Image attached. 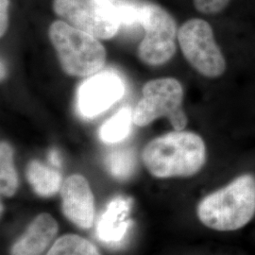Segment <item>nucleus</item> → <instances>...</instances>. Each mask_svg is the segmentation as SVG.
I'll return each mask as SVG.
<instances>
[{
  "label": "nucleus",
  "instance_id": "16",
  "mask_svg": "<svg viewBox=\"0 0 255 255\" xmlns=\"http://www.w3.org/2000/svg\"><path fill=\"white\" fill-rule=\"evenodd\" d=\"M110 173L119 180H126L131 176L135 166V156L131 149H119L111 152L105 159Z\"/></svg>",
  "mask_w": 255,
  "mask_h": 255
},
{
  "label": "nucleus",
  "instance_id": "21",
  "mask_svg": "<svg viewBox=\"0 0 255 255\" xmlns=\"http://www.w3.org/2000/svg\"><path fill=\"white\" fill-rule=\"evenodd\" d=\"M100 1H103V2H107V3H113V4H115L118 0H100Z\"/></svg>",
  "mask_w": 255,
  "mask_h": 255
},
{
  "label": "nucleus",
  "instance_id": "13",
  "mask_svg": "<svg viewBox=\"0 0 255 255\" xmlns=\"http://www.w3.org/2000/svg\"><path fill=\"white\" fill-rule=\"evenodd\" d=\"M133 113L129 107L120 110L107 120L100 129V137L104 143L114 144L124 140L131 130Z\"/></svg>",
  "mask_w": 255,
  "mask_h": 255
},
{
  "label": "nucleus",
  "instance_id": "11",
  "mask_svg": "<svg viewBox=\"0 0 255 255\" xmlns=\"http://www.w3.org/2000/svg\"><path fill=\"white\" fill-rule=\"evenodd\" d=\"M131 206V200L119 197L107 205L97 227V235L101 241L119 245L122 243L131 226V220L128 216Z\"/></svg>",
  "mask_w": 255,
  "mask_h": 255
},
{
  "label": "nucleus",
  "instance_id": "10",
  "mask_svg": "<svg viewBox=\"0 0 255 255\" xmlns=\"http://www.w3.org/2000/svg\"><path fill=\"white\" fill-rule=\"evenodd\" d=\"M57 221L49 214H40L13 243L10 255H44L58 234Z\"/></svg>",
  "mask_w": 255,
  "mask_h": 255
},
{
  "label": "nucleus",
  "instance_id": "4",
  "mask_svg": "<svg viewBox=\"0 0 255 255\" xmlns=\"http://www.w3.org/2000/svg\"><path fill=\"white\" fill-rule=\"evenodd\" d=\"M183 89L173 78H163L146 82L143 97L133 111V123L144 127L155 119L167 118L175 130H183L187 118L182 108Z\"/></svg>",
  "mask_w": 255,
  "mask_h": 255
},
{
  "label": "nucleus",
  "instance_id": "19",
  "mask_svg": "<svg viewBox=\"0 0 255 255\" xmlns=\"http://www.w3.org/2000/svg\"><path fill=\"white\" fill-rule=\"evenodd\" d=\"M9 0H0V33L3 36L8 27Z\"/></svg>",
  "mask_w": 255,
  "mask_h": 255
},
{
  "label": "nucleus",
  "instance_id": "9",
  "mask_svg": "<svg viewBox=\"0 0 255 255\" xmlns=\"http://www.w3.org/2000/svg\"><path fill=\"white\" fill-rule=\"evenodd\" d=\"M60 194L65 218L80 228H91L95 220V199L86 179L78 174L68 177Z\"/></svg>",
  "mask_w": 255,
  "mask_h": 255
},
{
  "label": "nucleus",
  "instance_id": "17",
  "mask_svg": "<svg viewBox=\"0 0 255 255\" xmlns=\"http://www.w3.org/2000/svg\"><path fill=\"white\" fill-rule=\"evenodd\" d=\"M119 15L120 27L132 29L139 26L142 27V5L127 1H117L115 3Z\"/></svg>",
  "mask_w": 255,
  "mask_h": 255
},
{
  "label": "nucleus",
  "instance_id": "14",
  "mask_svg": "<svg viewBox=\"0 0 255 255\" xmlns=\"http://www.w3.org/2000/svg\"><path fill=\"white\" fill-rule=\"evenodd\" d=\"M18 188V176L13 164V150L7 142L0 145V191L7 198L12 197Z\"/></svg>",
  "mask_w": 255,
  "mask_h": 255
},
{
  "label": "nucleus",
  "instance_id": "2",
  "mask_svg": "<svg viewBox=\"0 0 255 255\" xmlns=\"http://www.w3.org/2000/svg\"><path fill=\"white\" fill-rule=\"evenodd\" d=\"M198 217L208 228L233 232L245 227L255 215V176L243 174L203 198Z\"/></svg>",
  "mask_w": 255,
  "mask_h": 255
},
{
  "label": "nucleus",
  "instance_id": "5",
  "mask_svg": "<svg viewBox=\"0 0 255 255\" xmlns=\"http://www.w3.org/2000/svg\"><path fill=\"white\" fill-rule=\"evenodd\" d=\"M178 40L185 59L199 73L208 78H218L225 72L224 56L206 21L188 20L180 27Z\"/></svg>",
  "mask_w": 255,
  "mask_h": 255
},
{
  "label": "nucleus",
  "instance_id": "18",
  "mask_svg": "<svg viewBox=\"0 0 255 255\" xmlns=\"http://www.w3.org/2000/svg\"><path fill=\"white\" fill-rule=\"evenodd\" d=\"M231 0H194V5L199 11L205 14H216L228 6Z\"/></svg>",
  "mask_w": 255,
  "mask_h": 255
},
{
  "label": "nucleus",
  "instance_id": "3",
  "mask_svg": "<svg viewBox=\"0 0 255 255\" xmlns=\"http://www.w3.org/2000/svg\"><path fill=\"white\" fill-rule=\"evenodd\" d=\"M49 38L64 72L86 77L97 73L106 61V51L96 37L56 21L49 27Z\"/></svg>",
  "mask_w": 255,
  "mask_h": 255
},
{
  "label": "nucleus",
  "instance_id": "7",
  "mask_svg": "<svg viewBox=\"0 0 255 255\" xmlns=\"http://www.w3.org/2000/svg\"><path fill=\"white\" fill-rule=\"evenodd\" d=\"M142 27L145 37L139 46V57L146 64L168 62L176 52L177 26L173 17L161 7L142 4Z\"/></svg>",
  "mask_w": 255,
  "mask_h": 255
},
{
  "label": "nucleus",
  "instance_id": "6",
  "mask_svg": "<svg viewBox=\"0 0 255 255\" xmlns=\"http://www.w3.org/2000/svg\"><path fill=\"white\" fill-rule=\"evenodd\" d=\"M55 12L73 27L100 39H110L120 27L115 4L100 0H54Z\"/></svg>",
  "mask_w": 255,
  "mask_h": 255
},
{
  "label": "nucleus",
  "instance_id": "8",
  "mask_svg": "<svg viewBox=\"0 0 255 255\" xmlns=\"http://www.w3.org/2000/svg\"><path fill=\"white\" fill-rule=\"evenodd\" d=\"M125 92L123 81L113 71H104L83 82L78 93V107L85 118H94L119 101Z\"/></svg>",
  "mask_w": 255,
  "mask_h": 255
},
{
  "label": "nucleus",
  "instance_id": "12",
  "mask_svg": "<svg viewBox=\"0 0 255 255\" xmlns=\"http://www.w3.org/2000/svg\"><path fill=\"white\" fill-rule=\"evenodd\" d=\"M27 182L38 196L49 198L62 187V176L57 170L52 169L39 161H31L27 164Z\"/></svg>",
  "mask_w": 255,
  "mask_h": 255
},
{
  "label": "nucleus",
  "instance_id": "1",
  "mask_svg": "<svg viewBox=\"0 0 255 255\" xmlns=\"http://www.w3.org/2000/svg\"><path fill=\"white\" fill-rule=\"evenodd\" d=\"M142 157L147 170L154 177H190L205 164L206 146L200 135L175 130L150 141Z\"/></svg>",
  "mask_w": 255,
  "mask_h": 255
},
{
  "label": "nucleus",
  "instance_id": "15",
  "mask_svg": "<svg viewBox=\"0 0 255 255\" xmlns=\"http://www.w3.org/2000/svg\"><path fill=\"white\" fill-rule=\"evenodd\" d=\"M46 255H101L89 240L77 235H64L50 247Z\"/></svg>",
  "mask_w": 255,
  "mask_h": 255
},
{
  "label": "nucleus",
  "instance_id": "20",
  "mask_svg": "<svg viewBox=\"0 0 255 255\" xmlns=\"http://www.w3.org/2000/svg\"><path fill=\"white\" fill-rule=\"evenodd\" d=\"M48 161L56 167H60L62 165V157L60 155V152L55 148L51 149L48 152Z\"/></svg>",
  "mask_w": 255,
  "mask_h": 255
}]
</instances>
